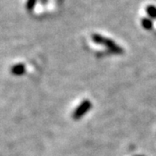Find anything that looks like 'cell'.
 I'll list each match as a JSON object with an SVG mask.
<instances>
[{"label": "cell", "mask_w": 156, "mask_h": 156, "mask_svg": "<svg viewBox=\"0 0 156 156\" xmlns=\"http://www.w3.org/2000/svg\"><path fill=\"white\" fill-rule=\"evenodd\" d=\"M91 38H92L94 43L97 44L105 46L108 50L111 51L112 53L122 54L123 52H124V50H123L122 48L120 45L116 44L114 40L108 38V37H103V36H101L100 34H92Z\"/></svg>", "instance_id": "cell-1"}, {"label": "cell", "mask_w": 156, "mask_h": 156, "mask_svg": "<svg viewBox=\"0 0 156 156\" xmlns=\"http://www.w3.org/2000/svg\"><path fill=\"white\" fill-rule=\"evenodd\" d=\"M91 108H92V102L90 101H83L80 103V105L75 109V111L73 112V119L74 120H80L82 117L88 113L89 109H91Z\"/></svg>", "instance_id": "cell-2"}, {"label": "cell", "mask_w": 156, "mask_h": 156, "mask_svg": "<svg viewBox=\"0 0 156 156\" xmlns=\"http://www.w3.org/2000/svg\"><path fill=\"white\" fill-rule=\"evenodd\" d=\"M11 72L14 76H22L25 73V66L23 63H17L11 67Z\"/></svg>", "instance_id": "cell-3"}, {"label": "cell", "mask_w": 156, "mask_h": 156, "mask_svg": "<svg viewBox=\"0 0 156 156\" xmlns=\"http://www.w3.org/2000/svg\"><path fill=\"white\" fill-rule=\"evenodd\" d=\"M141 26L143 29H145L146 30H151L154 28V21L149 18V17H143L141 18Z\"/></svg>", "instance_id": "cell-4"}, {"label": "cell", "mask_w": 156, "mask_h": 156, "mask_svg": "<svg viewBox=\"0 0 156 156\" xmlns=\"http://www.w3.org/2000/svg\"><path fill=\"white\" fill-rule=\"evenodd\" d=\"M145 11L149 18L152 20L156 19V6L154 5H147L146 6Z\"/></svg>", "instance_id": "cell-5"}, {"label": "cell", "mask_w": 156, "mask_h": 156, "mask_svg": "<svg viewBox=\"0 0 156 156\" xmlns=\"http://www.w3.org/2000/svg\"><path fill=\"white\" fill-rule=\"evenodd\" d=\"M37 0H27V2H26V10L28 11H32L34 10V8H35V5H36V4H37Z\"/></svg>", "instance_id": "cell-6"}, {"label": "cell", "mask_w": 156, "mask_h": 156, "mask_svg": "<svg viewBox=\"0 0 156 156\" xmlns=\"http://www.w3.org/2000/svg\"><path fill=\"white\" fill-rule=\"evenodd\" d=\"M41 2H42V4L46 5V4H47V2H48V0H41Z\"/></svg>", "instance_id": "cell-7"}, {"label": "cell", "mask_w": 156, "mask_h": 156, "mask_svg": "<svg viewBox=\"0 0 156 156\" xmlns=\"http://www.w3.org/2000/svg\"><path fill=\"white\" fill-rule=\"evenodd\" d=\"M138 156H142V155H138Z\"/></svg>", "instance_id": "cell-8"}]
</instances>
